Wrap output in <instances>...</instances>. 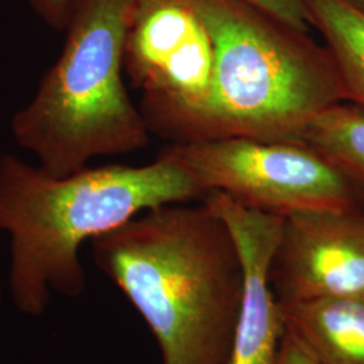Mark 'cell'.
<instances>
[{
	"label": "cell",
	"mask_w": 364,
	"mask_h": 364,
	"mask_svg": "<svg viewBox=\"0 0 364 364\" xmlns=\"http://www.w3.org/2000/svg\"><path fill=\"white\" fill-rule=\"evenodd\" d=\"M304 142L324 156L351 182L364 201V108L352 102L332 105L313 117L301 134Z\"/></svg>",
	"instance_id": "8fae6325"
},
{
	"label": "cell",
	"mask_w": 364,
	"mask_h": 364,
	"mask_svg": "<svg viewBox=\"0 0 364 364\" xmlns=\"http://www.w3.org/2000/svg\"><path fill=\"white\" fill-rule=\"evenodd\" d=\"M287 329L321 364H364V296L281 304Z\"/></svg>",
	"instance_id": "9c48e42d"
},
{
	"label": "cell",
	"mask_w": 364,
	"mask_h": 364,
	"mask_svg": "<svg viewBox=\"0 0 364 364\" xmlns=\"http://www.w3.org/2000/svg\"><path fill=\"white\" fill-rule=\"evenodd\" d=\"M215 49L208 100L181 142L245 136L299 141L313 117L347 100L331 53L246 0H188Z\"/></svg>",
	"instance_id": "3957f363"
},
{
	"label": "cell",
	"mask_w": 364,
	"mask_h": 364,
	"mask_svg": "<svg viewBox=\"0 0 364 364\" xmlns=\"http://www.w3.org/2000/svg\"><path fill=\"white\" fill-rule=\"evenodd\" d=\"M290 26L309 31V14L305 0H246Z\"/></svg>",
	"instance_id": "7c38bea8"
},
{
	"label": "cell",
	"mask_w": 364,
	"mask_h": 364,
	"mask_svg": "<svg viewBox=\"0 0 364 364\" xmlns=\"http://www.w3.org/2000/svg\"><path fill=\"white\" fill-rule=\"evenodd\" d=\"M192 174L165 149L154 162L82 168L53 177L0 156V231L10 236V290L21 313L41 316L50 290L85 289L80 247L150 209L203 198Z\"/></svg>",
	"instance_id": "7a4b0ae2"
},
{
	"label": "cell",
	"mask_w": 364,
	"mask_h": 364,
	"mask_svg": "<svg viewBox=\"0 0 364 364\" xmlns=\"http://www.w3.org/2000/svg\"><path fill=\"white\" fill-rule=\"evenodd\" d=\"M91 245L96 266L154 335L162 363L230 364L242 266L204 203L150 209Z\"/></svg>",
	"instance_id": "6da1fadb"
},
{
	"label": "cell",
	"mask_w": 364,
	"mask_h": 364,
	"mask_svg": "<svg viewBox=\"0 0 364 364\" xmlns=\"http://www.w3.org/2000/svg\"><path fill=\"white\" fill-rule=\"evenodd\" d=\"M215 49L208 28L188 0H142L131 25L124 75L142 93L147 129L181 142L208 100Z\"/></svg>",
	"instance_id": "8992f818"
},
{
	"label": "cell",
	"mask_w": 364,
	"mask_h": 364,
	"mask_svg": "<svg viewBox=\"0 0 364 364\" xmlns=\"http://www.w3.org/2000/svg\"><path fill=\"white\" fill-rule=\"evenodd\" d=\"M309 23L323 36L347 100L364 108V13L348 0H305Z\"/></svg>",
	"instance_id": "30bf717a"
},
{
	"label": "cell",
	"mask_w": 364,
	"mask_h": 364,
	"mask_svg": "<svg viewBox=\"0 0 364 364\" xmlns=\"http://www.w3.org/2000/svg\"><path fill=\"white\" fill-rule=\"evenodd\" d=\"M168 149L204 195L219 191L247 207L284 218L362 207L360 196L343 173L299 141L230 136Z\"/></svg>",
	"instance_id": "5b68a950"
},
{
	"label": "cell",
	"mask_w": 364,
	"mask_h": 364,
	"mask_svg": "<svg viewBox=\"0 0 364 364\" xmlns=\"http://www.w3.org/2000/svg\"><path fill=\"white\" fill-rule=\"evenodd\" d=\"M279 304L364 296V209L285 218L272 264Z\"/></svg>",
	"instance_id": "52a82bcc"
},
{
	"label": "cell",
	"mask_w": 364,
	"mask_h": 364,
	"mask_svg": "<svg viewBox=\"0 0 364 364\" xmlns=\"http://www.w3.org/2000/svg\"><path fill=\"white\" fill-rule=\"evenodd\" d=\"M142 0H78L54 65L15 112L14 141L65 177L93 158L144 149L150 131L124 84V52Z\"/></svg>",
	"instance_id": "277c9868"
},
{
	"label": "cell",
	"mask_w": 364,
	"mask_h": 364,
	"mask_svg": "<svg viewBox=\"0 0 364 364\" xmlns=\"http://www.w3.org/2000/svg\"><path fill=\"white\" fill-rule=\"evenodd\" d=\"M363 209H364V203H363Z\"/></svg>",
	"instance_id": "e0dca14e"
},
{
	"label": "cell",
	"mask_w": 364,
	"mask_h": 364,
	"mask_svg": "<svg viewBox=\"0 0 364 364\" xmlns=\"http://www.w3.org/2000/svg\"><path fill=\"white\" fill-rule=\"evenodd\" d=\"M209 210L227 227L242 266V299L230 364H273L287 326L272 285V264L285 218L251 208L231 196H203Z\"/></svg>",
	"instance_id": "ba28073f"
},
{
	"label": "cell",
	"mask_w": 364,
	"mask_h": 364,
	"mask_svg": "<svg viewBox=\"0 0 364 364\" xmlns=\"http://www.w3.org/2000/svg\"><path fill=\"white\" fill-rule=\"evenodd\" d=\"M273 364H321L299 338L285 331Z\"/></svg>",
	"instance_id": "5bb4252c"
},
{
	"label": "cell",
	"mask_w": 364,
	"mask_h": 364,
	"mask_svg": "<svg viewBox=\"0 0 364 364\" xmlns=\"http://www.w3.org/2000/svg\"><path fill=\"white\" fill-rule=\"evenodd\" d=\"M355 7H358L359 10H362L364 13V0H348Z\"/></svg>",
	"instance_id": "9a60e30c"
},
{
	"label": "cell",
	"mask_w": 364,
	"mask_h": 364,
	"mask_svg": "<svg viewBox=\"0 0 364 364\" xmlns=\"http://www.w3.org/2000/svg\"><path fill=\"white\" fill-rule=\"evenodd\" d=\"M34 13L48 26L63 31L77 6L78 0H27Z\"/></svg>",
	"instance_id": "4fadbf2b"
},
{
	"label": "cell",
	"mask_w": 364,
	"mask_h": 364,
	"mask_svg": "<svg viewBox=\"0 0 364 364\" xmlns=\"http://www.w3.org/2000/svg\"><path fill=\"white\" fill-rule=\"evenodd\" d=\"M0 301H1V287H0Z\"/></svg>",
	"instance_id": "2e32d148"
}]
</instances>
